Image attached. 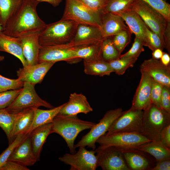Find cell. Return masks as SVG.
Segmentation results:
<instances>
[{
	"mask_svg": "<svg viewBox=\"0 0 170 170\" xmlns=\"http://www.w3.org/2000/svg\"><path fill=\"white\" fill-rule=\"evenodd\" d=\"M143 1L162 14L166 20L170 22V5L164 0Z\"/></svg>",
	"mask_w": 170,
	"mask_h": 170,
	"instance_id": "74e56055",
	"label": "cell"
},
{
	"mask_svg": "<svg viewBox=\"0 0 170 170\" xmlns=\"http://www.w3.org/2000/svg\"><path fill=\"white\" fill-rule=\"evenodd\" d=\"M8 160L26 167L32 166L37 162L32 149L29 134L16 147Z\"/></svg>",
	"mask_w": 170,
	"mask_h": 170,
	"instance_id": "d6986e66",
	"label": "cell"
},
{
	"mask_svg": "<svg viewBox=\"0 0 170 170\" xmlns=\"http://www.w3.org/2000/svg\"><path fill=\"white\" fill-rule=\"evenodd\" d=\"M102 14V12L91 9L80 0H66L64 13L61 19L100 27Z\"/></svg>",
	"mask_w": 170,
	"mask_h": 170,
	"instance_id": "5b68a950",
	"label": "cell"
},
{
	"mask_svg": "<svg viewBox=\"0 0 170 170\" xmlns=\"http://www.w3.org/2000/svg\"><path fill=\"white\" fill-rule=\"evenodd\" d=\"M52 123L39 126L33 130L29 134L32 149L37 161L40 160V157L43 145L50 134Z\"/></svg>",
	"mask_w": 170,
	"mask_h": 170,
	"instance_id": "484cf974",
	"label": "cell"
},
{
	"mask_svg": "<svg viewBox=\"0 0 170 170\" xmlns=\"http://www.w3.org/2000/svg\"><path fill=\"white\" fill-rule=\"evenodd\" d=\"M22 0H0V22L3 28L20 6Z\"/></svg>",
	"mask_w": 170,
	"mask_h": 170,
	"instance_id": "4dcf8cb0",
	"label": "cell"
},
{
	"mask_svg": "<svg viewBox=\"0 0 170 170\" xmlns=\"http://www.w3.org/2000/svg\"><path fill=\"white\" fill-rule=\"evenodd\" d=\"M112 37L104 38L101 42L102 58L107 62L119 58L121 55L114 46Z\"/></svg>",
	"mask_w": 170,
	"mask_h": 170,
	"instance_id": "d6a6232c",
	"label": "cell"
},
{
	"mask_svg": "<svg viewBox=\"0 0 170 170\" xmlns=\"http://www.w3.org/2000/svg\"><path fill=\"white\" fill-rule=\"evenodd\" d=\"M121 108L107 111L99 122L91 128L89 132L83 136L74 145L75 149L80 146H87L93 150L96 149L97 140L105 134L113 122L123 113Z\"/></svg>",
	"mask_w": 170,
	"mask_h": 170,
	"instance_id": "ba28073f",
	"label": "cell"
},
{
	"mask_svg": "<svg viewBox=\"0 0 170 170\" xmlns=\"http://www.w3.org/2000/svg\"><path fill=\"white\" fill-rule=\"evenodd\" d=\"M151 141L141 133L132 132H117L104 134L96 141L100 146H114L121 148L134 147Z\"/></svg>",
	"mask_w": 170,
	"mask_h": 170,
	"instance_id": "7c38bea8",
	"label": "cell"
},
{
	"mask_svg": "<svg viewBox=\"0 0 170 170\" xmlns=\"http://www.w3.org/2000/svg\"><path fill=\"white\" fill-rule=\"evenodd\" d=\"M140 71L163 85L170 87V65H164L160 60L153 58L145 60L140 66Z\"/></svg>",
	"mask_w": 170,
	"mask_h": 170,
	"instance_id": "5bb4252c",
	"label": "cell"
},
{
	"mask_svg": "<svg viewBox=\"0 0 170 170\" xmlns=\"http://www.w3.org/2000/svg\"><path fill=\"white\" fill-rule=\"evenodd\" d=\"M80 60L76 56L75 47L71 46L67 43L40 47L38 63H56L64 61L73 64L79 62Z\"/></svg>",
	"mask_w": 170,
	"mask_h": 170,
	"instance_id": "8fae6325",
	"label": "cell"
},
{
	"mask_svg": "<svg viewBox=\"0 0 170 170\" xmlns=\"http://www.w3.org/2000/svg\"><path fill=\"white\" fill-rule=\"evenodd\" d=\"M22 88L0 92V109L9 106L20 93Z\"/></svg>",
	"mask_w": 170,
	"mask_h": 170,
	"instance_id": "60d3db41",
	"label": "cell"
},
{
	"mask_svg": "<svg viewBox=\"0 0 170 170\" xmlns=\"http://www.w3.org/2000/svg\"><path fill=\"white\" fill-rule=\"evenodd\" d=\"M163 85L152 78L151 91V102L156 106L161 108V97Z\"/></svg>",
	"mask_w": 170,
	"mask_h": 170,
	"instance_id": "7bdbcfd3",
	"label": "cell"
},
{
	"mask_svg": "<svg viewBox=\"0 0 170 170\" xmlns=\"http://www.w3.org/2000/svg\"><path fill=\"white\" fill-rule=\"evenodd\" d=\"M145 29L146 41L144 46L148 47L152 51L157 48L163 50L165 48V44L160 37L147 26Z\"/></svg>",
	"mask_w": 170,
	"mask_h": 170,
	"instance_id": "d590c367",
	"label": "cell"
},
{
	"mask_svg": "<svg viewBox=\"0 0 170 170\" xmlns=\"http://www.w3.org/2000/svg\"><path fill=\"white\" fill-rule=\"evenodd\" d=\"M27 134H21L18 135L0 155V168L8 160L15 148L24 139Z\"/></svg>",
	"mask_w": 170,
	"mask_h": 170,
	"instance_id": "ab89813d",
	"label": "cell"
},
{
	"mask_svg": "<svg viewBox=\"0 0 170 170\" xmlns=\"http://www.w3.org/2000/svg\"><path fill=\"white\" fill-rule=\"evenodd\" d=\"M80 0L91 9L97 11L101 12L108 1V0Z\"/></svg>",
	"mask_w": 170,
	"mask_h": 170,
	"instance_id": "f6af8a7d",
	"label": "cell"
},
{
	"mask_svg": "<svg viewBox=\"0 0 170 170\" xmlns=\"http://www.w3.org/2000/svg\"><path fill=\"white\" fill-rule=\"evenodd\" d=\"M4 59V57L3 55H0V61H3Z\"/></svg>",
	"mask_w": 170,
	"mask_h": 170,
	"instance_id": "11a10c76",
	"label": "cell"
},
{
	"mask_svg": "<svg viewBox=\"0 0 170 170\" xmlns=\"http://www.w3.org/2000/svg\"><path fill=\"white\" fill-rule=\"evenodd\" d=\"M78 25L73 21L62 19L46 24L39 36L40 47L69 43L74 37Z\"/></svg>",
	"mask_w": 170,
	"mask_h": 170,
	"instance_id": "3957f363",
	"label": "cell"
},
{
	"mask_svg": "<svg viewBox=\"0 0 170 170\" xmlns=\"http://www.w3.org/2000/svg\"><path fill=\"white\" fill-rule=\"evenodd\" d=\"M102 41L75 47L76 57L89 61L103 60L102 55Z\"/></svg>",
	"mask_w": 170,
	"mask_h": 170,
	"instance_id": "4316f807",
	"label": "cell"
},
{
	"mask_svg": "<svg viewBox=\"0 0 170 170\" xmlns=\"http://www.w3.org/2000/svg\"><path fill=\"white\" fill-rule=\"evenodd\" d=\"M161 108L170 113V87L163 86L161 97Z\"/></svg>",
	"mask_w": 170,
	"mask_h": 170,
	"instance_id": "ee69618b",
	"label": "cell"
},
{
	"mask_svg": "<svg viewBox=\"0 0 170 170\" xmlns=\"http://www.w3.org/2000/svg\"><path fill=\"white\" fill-rule=\"evenodd\" d=\"M55 63L42 62L19 68L16 71L18 79L34 85L41 83Z\"/></svg>",
	"mask_w": 170,
	"mask_h": 170,
	"instance_id": "2e32d148",
	"label": "cell"
},
{
	"mask_svg": "<svg viewBox=\"0 0 170 170\" xmlns=\"http://www.w3.org/2000/svg\"><path fill=\"white\" fill-rule=\"evenodd\" d=\"M65 103L49 110H42L35 108L33 123L29 134L36 128L47 123H52L55 117L59 113Z\"/></svg>",
	"mask_w": 170,
	"mask_h": 170,
	"instance_id": "f1b7e54d",
	"label": "cell"
},
{
	"mask_svg": "<svg viewBox=\"0 0 170 170\" xmlns=\"http://www.w3.org/2000/svg\"><path fill=\"white\" fill-rule=\"evenodd\" d=\"M134 0H108L102 12L117 14L131 9Z\"/></svg>",
	"mask_w": 170,
	"mask_h": 170,
	"instance_id": "836d02e7",
	"label": "cell"
},
{
	"mask_svg": "<svg viewBox=\"0 0 170 170\" xmlns=\"http://www.w3.org/2000/svg\"><path fill=\"white\" fill-rule=\"evenodd\" d=\"M143 42L135 37L130 49L124 54L121 55L119 58H138L141 53L144 51Z\"/></svg>",
	"mask_w": 170,
	"mask_h": 170,
	"instance_id": "b9f144b4",
	"label": "cell"
},
{
	"mask_svg": "<svg viewBox=\"0 0 170 170\" xmlns=\"http://www.w3.org/2000/svg\"><path fill=\"white\" fill-rule=\"evenodd\" d=\"M98 167L103 170H130L121 148L114 146H99L95 150Z\"/></svg>",
	"mask_w": 170,
	"mask_h": 170,
	"instance_id": "30bf717a",
	"label": "cell"
},
{
	"mask_svg": "<svg viewBox=\"0 0 170 170\" xmlns=\"http://www.w3.org/2000/svg\"><path fill=\"white\" fill-rule=\"evenodd\" d=\"M151 170H170V159L163 160L157 162L155 166Z\"/></svg>",
	"mask_w": 170,
	"mask_h": 170,
	"instance_id": "681fc988",
	"label": "cell"
},
{
	"mask_svg": "<svg viewBox=\"0 0 170 170\" xmlns=\"http://www.w3.org/2000/svg\"><path fill=\"white\" fill-rule=\"evenodd\" d=\"M100 28L104 38L113 37L128 29L119 15L102 12Z\"/></svg>",
	"mask_w": 170,
	"mask_h": 170,
	"instance_id": "ffe728a7",
	"label": "cell"
},
{
	"mask_svg": "<svg viewBox=\"0 0 170 170\" xmlns=\"http://www.w3.org/2000/svg\"><path fill=\"white\" fill-rule=\"evenodd\" d=\"M27 167L11 161H7L0 167V170H29Z\"/></svg>",
	"mask_w": 170,
	"mask_h": 170,
	"instance_id": "bcb514c9",
	"label": "cell"
},
{
	"mask_svg": "<svg viewBox=\"0 0 170 170\" xmlns=\"http://www.w3.org/2000/svg\"><path fill=\"white\" fill-rule=\"evenodd\" d=\"M104 38L99 27L79 24L73 38L68 44L75 47L100 41Z\"/></svg>",
	"mask_w": 170,
	"mask_h": 170,
	"instance_id": "e0dca14e",
	"label": "cell"
},
{
	"mask_svg": "<svg viewBox=\"0 0 170 170\" xmlns=\"http://www.w3.org/2000/svg\"><path fill=\"white\" fill-rule=\"evenodd\" d=\"M143 111L141 134L150 141L160 140L162 130L170 124V113L153 104Z\"/></svg>",
	"mask_w": 170,
	"mask_h": 170,
	"instance_id": "277c9868",
	"label": "cell"
},
{
	"mask_svg": "<svg viewBox=\"0 0 170 170\" xmlns=\"http://www.w3.org/2000/svg\"><path fill=\"white\" fill-rule=\"evenodd\" d=\"M0 51L7 52L18 58L22 63L23 67L27 65L23 54L19 37H12L1 32Z\"/></svg>",
	"mask_w": 170,
	"mask_h": 170,
	"instance_id": "d4e9b609",
	"label": "cell"
},
{
	"mask_svg": "<svg viewBox=\"0 0 170 170\" xmlns=\"http://www.w3.org/2000/svg\"><path fill=\"white\" fill-rule=\"evenodd\" d=\"M126 163L130 170L151 169V162L144 152L134 147L122 148Z\"/></svg>",
	"mask_w": 170,
	"mask_h": 170,
	"instance_id": "7402d4cb",
	"label": "cell"
},
{
	"mask_svg": "<svg viewBox=\"0 0 170 170\" xmlns=\"http://www.w3.org/2000/svg\"><path fill=\"white\" fill-rule=\"evenodd\" d=\"M93 110L85 96L74 93L70 94L69 101L65 103L58 114L75 115L80 113L87 114Z\"/></svg>",
	"mask_w": 170,
	"mask_h": 170,
	"instance_id": "44dd1931",
	"label": "cell"
},
{
	"mask_svg": "<svg viewBox=\"0 0 170 170\" xmlns=\"http://www.w3.org/2000/svg\"><path fill=\"white\" fill-rule=\"evenodd\" d=\"M40 32L28 33L19 37L24 56L27 65L38 63L40 46L39 41Z\"/></svg>",
	"mask_w": 170,
	"mask_h": 170,
	"instance_id": "ac0fdd59",
	"label": "cell"
},
{
	"mask_svg": "<svg viewBox=\"0 0 170 170\" xmlns=\"http://www.w3.org/2000/svg\"><path fill=\"white\" fill-rule=\"evenodd\" d=\"M84 71L87 75L103 76H109L114 71L109 62L104 60L95 61L83 60Z\"/></svg>",
	"mask_w": 170,
	"mask_h": 170,
	"instance_id": "f546056e",
	"label": "cell"
},
{
	"mask_svg": "<svg viewBox=\"0 0 170 170\" xmlns=\"http://www.w3.org/2000/svg\"><path fill=\"white\" fill-rule=\"evenodd\" d=\"M137 59L131 58H119L108 62L116 74L122 75L128 68L133 67Z\"/></svg>",
	"mask_w": 170,
	"mask_h": 170,
	"instance_id": "e575fe53",
	"label": "cell"
},
{
	"mask_svg": "<svg viewBox=\"0 0 170 170\" xmlns=\"http://www.w3.org/2000/svg\"><path fill=\"white\" fill-rule=\"evenodd\" d=\"M3 27L1 25L0 22V32L1 31H3Z\"/></svg>",
	"mask_w": 170,
	"mask_h": 170,
	"instance_id": "db71d44e",
	"label": "cell"
},
{
	"mask_svg": "<svg viewBox=\"0 0 170 170\" xmlns=\"http://www.w3.org/2000/svg\"><path fill=\"white\" fill-rule=\"evenodd\" d=\"M143 113V110L131 108L123 111L113 122L105 134L123 132L141 134Z\"/></svg>",
	"mask_w": 170,
	"mask_h": 170,
	"instance_id": "9c48e42d",
	"label": "cell"
},
{
	"mask_svg": "<svg viewBox=\"0 0 170 170\" xmlns=\"http://www.w3.org/2000/svg\"><path fill=\"white\" fill-rule=\"evenodd\" d=\"M18 113L9 112L5 108L0 109V127L5 132L9 144L11 143L14 122Z\"/></svg>",
	"mask_w": 170,
	"mask_h": 170,
	"instance_id": "1f68e13d",
	"label": "cell"
},
{
	"mask_svg": "<svg viewBox=\"0 0 170 170\" xmlns=\"http://www.w3.org/2000/svg\"><path fill=\"white\" fill-rule=\"evenodd\" d=\"M140 82L132 101L131 108L144 110L151 104L152 78L146 73L140 71Z\"/></svg>",
	"mask_w": 170,
	"mask_h": 170,
	"instance_id": "9a60e30c",
	"label": "cell"
},
{
	"mask_svg": "<svg viewBox=\"0 0 170 170\" xmlns=\"http://www.w3.org/2000/svg\"><path fill=\"white\" fill-rule=\"evenodd\" d=\"M131 9L139 15L148 28L158 35L164 42V33L168 21L164 16L142 0H135Z\"/></svg>",
	"mask_w": 170,
	"mask_h": 170,
	"instance_id": "52a82bcc",
	"label": "cell"
},
{
	"mask_svg": "<svg viewBox=\"0 0 170 170\" xmlns=\"http://www.w3.org/2000/svg\"><path fill=\"white\" fill-rule=\"evenodd\" d=\"M163 52L162 50L160 49L157 48L152 51V58L159 60L161 58Z\"/></svg>",
	"mask_w": 170,
	"mask_h": 170,
	"instance_id": "816d5d0a",
	"label": "cell"
},
{
	"mask_svg": "<svg viewBox=\"0 0 170 170\" xmlns=\"http://www.w3.org/2000/svg\"><path fill=\"white\" fill-rule=\"evenodd\" d=\"M122 17L129 29L144 44L146 41L145 24L139 15L131 8L116 14Z\"/></svg>",
	"mask_w": 170,
	"mask_h": 170,
	"instance_id": "603a6c76",
	"label": "cell"
},
{
	"mask_svg": "<svg viewBox=\"0 0 170 170\" xmlns=\"http://www.w3.org/2000/svg\"><path fill=\"white\" fill-rule=\"evenodd\" d=\"M35 86L27 82H24L20 93L6 109L9 112L15 113L27 109L40 106L49 109L54 108L50 104L39 96L35 90Z\"/></svg>",
	"mask_w": 170,
	"mask_h": 170,
	"instance_id": "8992f818",
	"label": "cell"
},
{
	"mask_svg": "<svg viewBox=\"0 0 170 170\" xmlns=\"http://www.w3.org/2000/svg\"><path fill=\"white\" fill-rule=\"evenodd\" d=\"M35 108L27 109L18 113L14 122L11 143L19 135L29 134L33 123Z\"/></svg>",
	"mask_w": 170,
	"mask_h": 170,
	"instance_id": "cb8c5ba5",
	"label": "cell"
},
{
	"mask_svg": "<svg viewBox=\"0 0 170 170\" xmlns=\"http://www.w3.org/2000/svg\"><path fill=\"white\" fill-rule=\"evenodd\" d=\"M160 141L165 146L170 149V124L162 130L160 134Z\"/></svg>",
	"mask_w": 170,
	"mask_h": 170,
	"instance_id": "7dc6e473",
	"label": "cell"
},
{
	"mask_svg": "<svg viewBox=\"0 0 170 170\" xmlns=\"http://www.w3.org/2000/svg\"><path fill=\"white\" fill-rule=\"evenodd\" d=\"M24 83L18 78L9 79L0 74V92L21 88Z\"/></svg>",
	"mask_w": 170,
	"mask_h": 170,
	"instance_id": "f35d334b",
	"label": "cell"
},
{
	"mask_svg": "<svg viewBox=\"0 0 170 170\" xmlns=\"http://www.w3.org/2000/svg\"><path fill=\"white\" fill-rule=\"evenodd\" d=\"M134 147L153 156L157 161L170 159V149L160 141H151Z\"/></svg>",
	"mask_w": 170,
	"mask_h": 170,
	"instance_id": "83f0119b",
	"label": "cell"
},
{
	"mask_svg": "<svg viewBox=\"0 0 170 170\" xmlns=\"http://www.w3.org/2000/svg\"><path fill=\"white\" fill-rule=\"evenodd\" d=\"M160 60L164 65L166 66L170 65V54H168L163 52Z\"/></svg>",
	"mask_w": 170,
	"mask_h": 170,
	"instance_id": "f907efd6",
	"label": "cell"
},
{
	"mask_svg": "<svg viewBox=\"0 0 170 170\" xmlns=\"http://www.w3.org/2000/svg\"><path fill=\"white\" fill-rule=\"evenodd\" d=\"M39 2H46L51 4L54 7H56L58 6L60 3L62 2V0H37Z\"/></svg>",
	"mask_w": 170,
	"mask_h": 170,
	"instance_id": "f5cc1de1",
	"label": "cell"
},
{
	"mask_svg": "<svg viewBox=\"0 0 170 170\" xmlns=\"http://www.w3.org/2000/svg\"><path fill=\"white\" fill-rule=\"evenodd\" d=\"M51 133H56L65 140L71 154L76 152L74 141L79 133L87 129H91L96 124L79 119L77 115L58 114L52 122Z\"/></svg>",
	"mask_w": 170,
	"mask_h": 170,
	"instance_id": "7a4b0ae2",
	"label": "cell"
},
{
	"mask_svg": "<svg viewBox=\"0 0 170 170\" xmlns=\"http://www.w3.org/2000/svg\"><path fill=\"white\" fill-rule=\"evenodd\" d=\"M95 150H87L81 146L74 154L66 153L59 160L65 164L70 166L71 170H95L98 166Z\"/></svg>",
	"mask_w": 170,
	"mask_h": 170,
	"instance_id": "4fadbf2b",
	"label": "cell"
},
{
	"mask_svg": "<svg viewBox=\"0 0 170 170\" xmlns=\"http://www.w3.org/2000/svg\"><path fill=\"white\" fill-rule=\"evenodd\" d=\"M40 3L37 0H22L17 10L7 21L2 32L15 37L31 32H40L47 24L37 14V8Z\"/></svg>",
	"mask_w": 170,
	"mask_h": 170,
	"instance_id": "6da1fadb",
	"label": "cell"
},
{
	"mask_svg": "<svg viewBox=\"0 0 170 170\" xmlns=\"http://www.w3.org/2000/svg\"><path fill=\"white\" fill-rule=\"evenodd\" d=\"M132 34L128 28L112 37L113 44L120 54L130 42Z\"/></svg>",
	"mask_w": 170,
	"mask_h": 170,
	"instance_id": "8d00e7d4",
	"label": "cell"
},
{
	"mask_svg": "<svg viewBox=\"0 0 170 170\" xmlns=\"http://www.w3.org/2000/svg\"><path fill=\"white\" fill-rule=\"evenodd\" d=\"M163 40L165 48L168 54H170V22L167 21L163 35Z\"/></svg>",
	"mask_w": 170,
	"mask_h": 170,
	"instance_id": "c3c4849f",
	"label": "cell"
}]
</instances>
